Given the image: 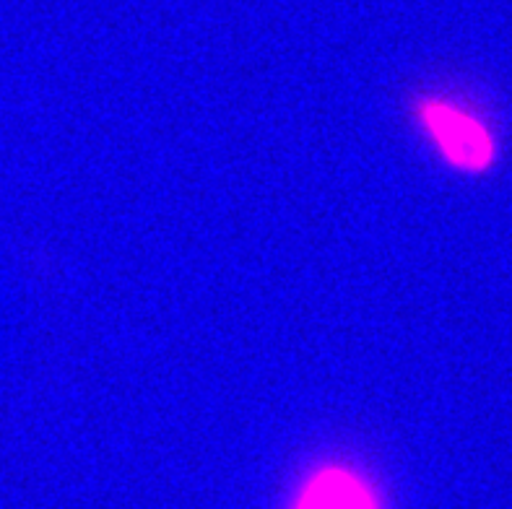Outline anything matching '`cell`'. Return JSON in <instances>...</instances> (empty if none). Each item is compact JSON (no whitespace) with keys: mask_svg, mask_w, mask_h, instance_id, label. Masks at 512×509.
I'll list each match as a JSON object with an SVG mask.
<instances>
[{"mask_svg":"<svg viewBox=\"0 0 512 509\" xmlns=\"http://www.w3.org/2000/svg\"><path fill=\"white\" fill-rule=\"evenodd\" d=\"M297 509H377V502L362 478L344 468H328L305 486Z\"/></svg>","mask_w":512,"mask_h":509,"instance_id":"2","label":"cell"},{"mask_svg":"<svg viewBox=\"0 0 512 509\" xmlns=\"http://www.w3.org/2000/svg\"><path fill=\"white\" fill-rule=\"evenodd\" d=\"M419 120L432 143L453 167L463 172H484L492 167L494 141L474 115H468L455 104L427 99L419 107Z\"/></svg>","mask_w":512,"mask_h":509,"instance_id":"1","label":"cell"}]
</instances>
